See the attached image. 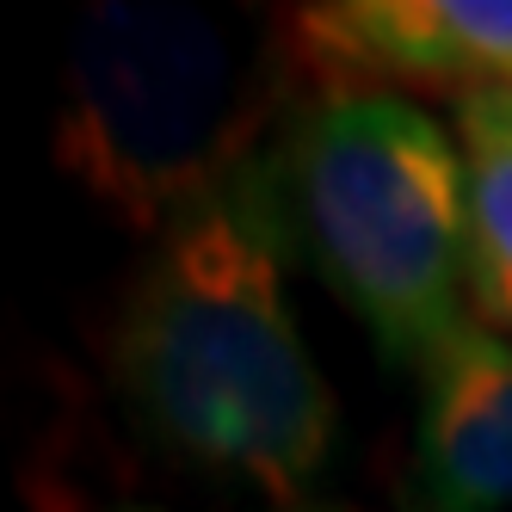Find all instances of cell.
<instances>
[{"instance_id": "6da1fadb", "label": "cell", "mask_w": 512, "mask_h": 512, "mask_svg": "<svg viewBox=\"0 0 512 512\" xmlns=\"http://www.w3.org/2000/svg\"><path fill=\"white\" fill-rule=\"evenodd\" d=\"M278 155L247 161L167 223L112 321V383L161 451L284 512L334 463L340 401L290 303Z\"/></svg>"}, {"instance_id": "7a4b0ae2", "label": "cell", "mask_w": 512, "mask_h": 512, "mask_svg": "<svg viewBox=\"0 0 512 512\" xmlns=\"http://www.w3.org/2000/svg\"><path fill=\"white\" fill-rule=\"evenodd\" d=\"M297 75L278 19L241 25L186 0H99L68 31L56 167L99 216L155 241L266 155Z\"/></svg>"}, {"instance_id": "3957f363", "label": "cell", "mask_w": 512, "mask_h": 512, "mask_svg": "<svg viewBox=\"0 0 512 512\" xmlns=\"http://www.w3.org/2000/svg\"><path fill=\"white\" fill-rule=\"evenodd\" d=\"M284 204L309 266L371 346L426 371L469 321V173L408 93L321 87L284 130Z\"/></svg>"}, {"instance_id": "277c9868", "label": "cell", "mask_w": 512, "mask_h": 512, "mask_svg": "<svg viewBox=\"0 0 512 512\" xmlns=\"http://www.w3.org/2000/svg\"><path fill=\"white\" fill-rule=\"evenodd\" d=\"M303 81L512 93V0H315L278 13Z\"/></svg>"}, {"instance_id": "5b68a950", "label": "cell", "mask_w": 512, "mask_h": 512, "mask_svg": "<svg viewBox=\"0 0 512 512\" xmlns=\"http://www.w3.org/2000/svg\"><path fill=\"white\" fill-rule=\"evenodd\" d=\"M401 512H512V340L482 321L420 371Z\"/></svg>"}, {"instance_id": "8992f818", "label": "cell", "mask_w": 512, "mask_h": 512, "mask_svg": "<svg viewBox=\"0 0 512 512\" xmlns=\"http://www.w3.org/2000/svg\"><path fill=\"white\" fill-rule=\"evenodd\" d=\"M451 136L469 173V303L512 340V93L457 99Z\"/></svg>"}, {"instance_id": "52a82bcc", "label": "cell", "mask_w": 512, "mask_h": 512, "mask_svg": "<svg viewBox=\"0 0 512 512\" xmlns=\"http://www.w3.org/2000/svg\"><path fill=\"white\" fill-rule=\"evenodd\" d=\"M112 512H167V506H112Z\"/></svg>"}, {"instance_id": "ba28073f", "label": "cell", "mask_w": 512, "mask_h": 512, "mask_svg": "<svg viewBox=\"0 0 512 512\" xmlns=\"http://www.w3.org/2000/svg\"><path fill=\"white\" fill-rule=\"evenodd\" d=\"M297 512H346V506H297Z\"/></svg>"}]
</instances>
